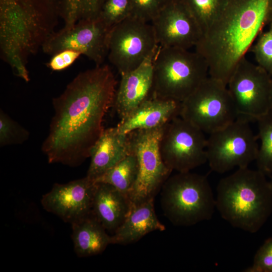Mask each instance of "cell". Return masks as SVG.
I'll return each mask as SVG.
<instances>
[{
	"label": "cell",
	"mask_w": 272,
	"mask_h": 272,
	"mask_svg": "<svg viewBox=\"0 0 272 272\" xmlns=\"http://www.w3.org/2000/svg\"><path fill=\"white\" fill-rule=\"evenodd\" d=\"M117 82L107 64L79 73L53 100L54 114L42 146L48 163L78 166L104 128V117L113 105Z\"/></svg>",
	"instance_id": "1"
},
{
	"label": "cell",
	"mask_w": 272,
	"mask_h": 272,
	"mask_svg": "<svg viewBox=\"0 0 272 272\" xmlns=\"http://www.w3.org/2000/svg\"><path fill=\"white\" fill-rule=\"evenodd\" d=\"M272 0H227L222 12L195 46L210 77L227 84L268 20Z\"/></svg>",
	"instance_id": "2"
},
{
	"label": "cell",
	"mask_w": 272,
	"mask_h": 272,
	"mask_svg": "<svg viewBox=\"0 0 272 272\" xmlns=\"http://www.w3.org/2000/svg\"><path fill=\"white\" fill-rule=\"evenodd\" d=\"M0 46L3 58L14 74L30 80L27 64L53 32L55 22L34 0H0Z\"/></svg>",
	"instance_id": "3"
},
{
	"label": "cell",
	"mask_w": 272,
	"mask_h": 272,
	"mask_svg": "<svg viewBox=\"0 0 272 272\" xmlns=\"http://www.w3.org/2000/svg\"><path fill=\"white\" fill-rule=\"evenodd\" d=\"M265 174L248 167L238 168L217 187L216 207L233 227L257 232L272 213V191Z\"/></svg>",
	"instance_id": "4"
},
{
	"label": "cell",
	"mask_w": 272,
	"mask_h": 272,
	"mask_svg": "<svg viewBox=\"0 0 272 272\" xmlns=\"http://www.w3.org/2000/svg\"><path fill=\"white\" fill-rule=\"evenodd\" d=\"M209 66L199 54L158 46L153 59L151 95L182 102L208 77Z\"/></svg>",
	"instance_id": "5"
},
{
	"label": "cell",
	"mask_w": 272,
	"mask_h": 272,
	"mask_svg": "<svg viewBox=\"0 0 272 272\" xmlns=\"http://www.w3.org/2000/svg\"><path fill=\"white\" fill-rule=\"evenodd\" d=\"M161 189V208L173 225L191 226L212 218L216 198L206 176L178 172L167 179Z\"/></svg>",
	"instance_id": "6"
},
{
	"label": "cell",
	"mask_w": 272,
	"mask_h": 272,
	"mask_svg": "<svg viewBox=\"0 0 272 272\" xmlns=\"http://www.w3.org/2000/svg\"><path fill=\"white\" fill-rule=\"evenodd\" d=\"M180 116L210 134L233 122L239 115L227 86L209 76L181 102Z\"/></svg>",
	"instance_id": "7"
},
{
	"label": "cell",
	"mask_w": 272,
	"mask_h": 272,
	"mask_svg": "<svg viewBox=\"0 0 272 272\" xmlns=\"http://www.w3.org/2000/svg\"><path fill=\"white\" fill-rule=\"evenodd\" d=\"M248 118L239 116L207 139V162L211 169L223 174L247 167L257 158L258 147Z\"/></svg>",
	"instance_id": "8"
},
{
	"label": "cell",
	"mask_w": 272,
	"mask_h": 272,
	"mask_svg": "<svg viewBox=\"0 0 272 272\" xmlns=\"http://www.w3.org/2000/svg\"><path fill=\"white\" fill-rule=\"evenodd\" d=\"M165 126L128 133L131 152L138 164L137 179L128 194L131 205L154 198L172 172L164 163L160 149Z\"/></svg>",
	"instance_id": "9"
},
{
	"label": "cell",
	"mask_w": 272,
	"mask_h": 272,
	"mask_svg": "<svg viewBox=\"0 0 272 272\" xmlns=\"http://www.w3.org/2000/svg\"><path fill=\"white\" fill-rule=\"evenodd\" d=\"M158 46L151 22L131 16L110 30L107 56L121 75L140 66Z\"/></svg>",
	"instance_id": "10"
},
{
	"label": "cell",
	"mask_w": 272,
	"mask_h": 272,
	"mask_svg": "<svg viewBox=\"0 0 272 272\" xmlns=\"http://www.w3.org/2000/svg\"><path fill=\"white\" fill-rule=\"evenodd\" d=\"M204 132L180 116L167 123L160 149L165 165L172 171H190L207 162Z\"/></svg>",
	"instance_id": "11"
},
{
	"label": "cell",
	"mask_w": 272,
	"mask_h": 272,
	"mask_svg": "<svg viewBox=\"0 0 272 272\" xmlns=\"http://www.w3.org/2000/svg\"><path fill=\"white\" fill-rule=\"evenodd\" d=\"M111 30L98 17L82 19L70 27L53 31L41 48L51 55L65 49L78 51L100 65L107 55Z\"/></svg>",
	"instance_id": "12"
},
{
	"label": "cell",
	"mask_w": 272,
	"mask_h": 272,
	"mask_svg": "<svg viewBox=\"0 0 272 272\" xmlns=\"http://www.w3.org/2000/svg\"><path fill=\"white\" fill-rule=\"evenodd\" d=\"M270 83L260 66L245 57L239 62L227 86L239 116L256 120L268 111Z\"/></svg>",
	"instance_id": "13"
},
{
	"label": "cell",
	"mask_w": 272,
	"mask_h": 272,
	"mask_svg": "<svg viewBox=\"0 0 272 272\" xmlns=\"http://www.w3.org/2000/svg\"><path fill=\"white\" fill-rule=\"evenodd\" d=\"M151 23L158 45L163 47L189 49L202 35L183 0H167Z\"/></svg>",
	"instance_id": "14"
},
{
	"label": "cell",
	"mask_w": 272,
	"mask_h": 272,
	"mask_svg": "<svg viewBox=\"0 0 272 272\" xmlns=\"http://www.w3.org/2000/svg\"><path fill=\"white\" fill-rule=\"evenodd\" d=\"M96 185V182L87 176L55 183L42 196L41 203L48 212L72 224L91 214Z\"/></svg>",
	"instance_id": "15"
},
{
	"label": "cell",
	"mask_w": 272,
	"mask_h": 272,
	"mask_svg": "<svg viewBox=\"0 0 272 272\" xmlns=\"http://www.w3.org/2000/svg\"><path fill=\"white\" fill-rule=\"evenodd\" d=\"M156 51L138 68L120 75L113 103L120 119L128 116L150 96L153 82V59Z\"/></svg>",
	"instance_id": "16"
},
{
	"label": "cell",
	"mask_w": 272,
	"mask_h": 272,
	"mask_svg": "<svg viewBox=\"0 0 272 272\" xmlns=\"http://www.w3.org/2000/svg\"><path fill=\"white\" fill-rule=\"evenodd\" d=\"M181 102L151 95L116 126L120 133L128 134L137 130L164 126L180 116Z\"/></svg>",
	"instance_id": "17"
},
{
	"label": "cell",
	"mask_w": 272,
	"mask_h": 272,
	"mask_svg": "<svg viewBox=\"0 0 272 272\" xmlns=\"http://www.w3.org/2000/svg\"><path fill=\"white\" fill-rule=\"evenodd\" d=\"M131 153L129 134L119 132L116 126L104 129L90 150L86 176L95 181Z\"/></svg>",
	"instance_id": "18"
},
{
	"label": "cell",
	"mask_w": 272,
	"mask_h": 272,
	"mask_svg": "<svg viewBox=\"0 0 272 272\" xmlns=\"http://www.w3.org/2000/svg\"><path fill=\"white\" fill-rule=\"evenodd\" d=\"M131 207L127 194L110 184L96 182L92 214L106 230L114 232L124 221Z\"/></svg>",
	"instance_id": "19"
},
{
	"label": "cell",
	"mask_w": 272,
	"mask_h": 272,
	"mask_svg": "<svg viewBox=\"0 0 272 272\" xmlns=\"http://www.w3.org/2000/svg\"><path fill=\"white\" fill-rule=\"evenodd\" d=\"M154 199L131 205L124 221L111 236V244L133 243L151 232L165 230L156 214Z\"/></svg>",
	"instance_id": "20"
},
{
	"label": "cell",
	"mask_w": 272,
	"mask_h": 272,
	"mask_svg": "<svg viewBox=\"0 0 272 272\" xmlns=\"http://www.w3.org/2000/svg\"><path fill=\"white\" fill-rule=\"evenodd\" d=\"M71 225L74 251L78 257L100 254L111 244V236L92 213Z\"/></svg>",
	"instance_id": "21"
},
{
	"label": "cell",
	"mask_w": 272,
	"mask_h": 272,
	"mask_svg": "<svg viewBox=\"0 0 272 272\" xmlns=\"http://www.w3.org/2000/svg\"><path fill=\"white\" fill-rule=\"evenodd\" d=\"M138 164L136 156L131 153L95 180L110 184L128 195L137 179Z\"/></svg>",
	"instance_id": "22"
},
{
	"label": "cell",
	"mask_w": 272,
	"mask_h": 272,
	"mask_svg": "<svg viewBox=\"0 0 272 272\" xmlns=\"http://www.w3.org/2000/svg\"><path fill=\"white\" fill-rule=\"evenodd\" d=\"M260 144L256 159L257 169L272 174V110L256 119Z\"/></svg>",
	"instance_id": "23"
},
{
	"label": "cell",
	"mask_w": 272,
	"mask_h": 272,
	"mask_svg": "<svg viewBox=\"0 0 272 272\" xmlns=\"http://www.w3.org/2000/svg\"><path fill=\"white\" fill-rule=\"evenodd\" d=\"M104 0H64V27H69L82 19L98 17Z\"/></svg>",
	"instance_id": "24"
},
{
	"label": "cell",
	"mask_w": 272,
	"mask_h": 272,
	"mask_svg": "<svg viewBox=\"0 0 272 272\" xmlns=\"http://www.w3.org/2000/svg\"><path fill=\"white\" fill-rule=\"evenodd\" d=\"M202 33L222 12L227 0H183Z\"/></svg>",
	"instance_id": "25"
},
{
	"label": "cell",
	"mask_w": 272,
	"mask_h": 272,
	"mask_svg": "<svg viewBox=\"0 0 272 272\" xmlns=\"http://www.w3.org/2000/svg\"><path fill=\"white\" fill-rule=\"evenodd\" d=\"M132 16L130 0H104L98 17L110 29Z\"/></svg>",
	"instance_id": "26"
},
{
	"label": "cell",
	"mask_w": 272,
	"mask_h": 272,
	"mask_svg": "<svg viewBox=\"0 0 272 272\" xmlns=\"http://www.w3.org/2000/svg\"><path fill=\"white\" fill-rule=\"evenodd\" d=\"M28 131L3 110L0 112V145L20 144L29 137Z\"/></svg>",
	"instance_id": "27"
},
{
	"label": "cell",
	"mask_w": 272,
	"mask_h": 272,
	"mask_svg": "<svg viewBox=\"0 0 272 272\" xmlns=\"http://www.w3.org/2000/svg\"><path fill=\"white\" fill-rule=\"evenodd\" d=\"M251 48L260 66L272 74V24Z\"/></svg>",
	"instance_id": "28"
},
{
	"label": "cell",
	"mask_w": 272,
	"mask_h": 272,
	"mask_svg": "<svg viewBox=\"0 0 272 272\" xmlns=\"http://www.w3.org/2000/svg\"><path fill=\"white\" fill-rule=\"evenodd\" d=\"M245 272H272V237L267 238L257 250L252 264Z\"/></svg>",
	"instance_id": "29"
},
{
	"label": "cell",
	"mask_w": 272,
	"mask_h": 272,
	"mask_svg": "<svg viewBox=\"0 0 272 272\" xmlns=\"http://www.w3.org/2000/svg\"><path fill=\"white\" fill-rule=\"evenodd\" d=\"M167 0H130L132 16L151 22Z\"/></svg>",
	"instance_id": "30"
},
{
	"label": "cell",
	"mask_w": 272,
	"mask_h": 272,
	"mask_svg": "<svg viewBox=\"0 0 272 272\" xmlns=\"http://www.w3.org/2000/svg\"><path fill=\"white\" fill-rule=\"evenodd\" d=\"M82 54L78 51L65 49L52 55L46 66L53 71H61L70 66Z\"/></svg>",
	"instance_id": "31"
},
{
	"label": "cell",
	"mask_w": 272,
	"mask_h": 272,
	"mask_svg": "<svg viewBox=\"0 0 272 272\" xmlns=\"http://www.w3.org/2000/svg\"><path fill=\"white\" fill-rule=\"evenodd\" d=\"M269 107L272 110V80H271L270 93H269Z\"/></svg>",
	"instance_id": "32"
},
{
	"label": "cell",
	"mask_w": 272,
	"mask_h": 272,
	"mask_svg": "<svg viewBox=\"0 0 272 272\" xmlns=\"http://www.w3.org/2000/svg\"><path fill=\"white\" fill-rule=\"evenodd\" d=\"M269 181L270 188H271V191H272V174H271V179Z\"/></svg>",
	"instance_id": "33"
}]
</instances>
